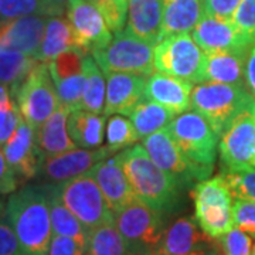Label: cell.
Wrapping results in <instances>:
<instances>
[{"mask_svg": "<svg viewBox=\"0 0 255 255\" xmlns=\"http://www.w3.org/2000/svg\"><path fill=\"white\" fill-rule=\"evenodd\" d=\"M193 88V82L162 73H153L146 78L145 97L163 105L174 115H180L191 108Z\"/></svg>", "mask_w": 255, "mask_h": 255, "instance_id": "22", "label": "cell"}, {"mask_svg": "<svg viewBox=\"0 0 255 255\" xmlns=\"http://www.w3.org/2000/svg\"><path fill=\"white\" fill-rule=\"evenodd\" d=\"M21 117L34 130L61 107L48 63L38 61L14 92Z\"/></svg>", "mask_w": 255, "mask_h": 255, "instance_id": "7", "label": "cell"}, {"mask_svg": "<svg viewBox=\"0 0 255 255\" xmlns=\"http://www.w3.org/2000/svg\"><path fill=\"white\" fill-rule=\"evenodd\" d=\"M85 84L82 92L81 110L104 114L105 98H107V81L104 80L102 70L97 64L92 54H87L84 58Z\"/></svg>", "mask_w": 255, "mask_h": 255, "instance_id": "31", "label": "cell"}, {"mask_svg": "<svg viewBox=\"0 0 255 255\" xmlns=\"http://www.w3.org/2000/svg\"><path fill=\"white\" fill-rule=\"evenodd\" d=\"M191 197L194 219L207 236L219 240L234 228L233 194L221 174L196 183Z\"/></svg>", "mask_w": 255, "mask_h": 255, "instance_id": "4", "label": "cell"}, {"mask_svg": "<svg viewBox=\"0 0 255 255\" xmlns=\"http://www.w3.org/2000/svg\"><path fill=\"white\" fill-rule=\"evenodd\" d=\"M105 115L85 110H75L68 114L67 127L77 147L95 149L104 143L107 132Z\"/></svg>", "mask_w": 255, "mask_h": 255, "instance_id": "26", "label": "cell"}, {"mask_svg": "<svg viewBox=\"0 0 255 255\" xmlns=\"http://www.w3.org/2000/svg\"><path fill=\"white\" fill-rule=\"evenodd\" d=\"M119 155L136 197L163 217L173 216L183 207V187L147 155L143 145L124 149Z\"/></svg>", "mask_w": 255, "mask_h": 255, "instance_id": "1", "label": "cell"}, {"mask_svg": "<svg viewBox=\"0 0 255 255\" xmlns=\"http://www.w3.org/2000/svg\"><path fill=\"white\" fill-rule=\"evenodd\" d=\"M143 147L152 160L164 172L176 177L183 187L190 186L193 182L209 179L214 170L190 160L177 146L167 128L145 137Z\"/></svg>", "mask_w": 255, "mask_h": 255, "instance_id": "11", "label": "cell"}, {"mask_svg": "<svg viewBox=\"0 0 255 255\" xmlns=\"http://www.w3.org/2000/svg\"><path fill=\"white\" fill-rule=\"evenodd\" d=\"M117 153L110 146L95 149H74L63 155L47 157L43 160L40 176L48 183H63L91 172L94 166Z\"/></svg>", "mask_w": 255, "mask_h": 255, "instance_id": "15", "label": "cell"}, {"mask_svg": "<svg viewBox=\"0 0 255 255\" xmlns=\"http://www.w3.org/2000/svg\"><path fill=\"white\" fill-rule=\"evenodd\" d=\"M107 145L115 152L127 149L128 146L136 143L140 139L137 135L136 129L130 119L125 118V115H115L111 117L107 124V132H105Z\"/></svg>", "mask_w": 255, "mask_h": 255, "instance_id": "34", "label": "cell"}, {"mask_svg": "<svg viewBox=\"0 0 255 255\" xmlns=\"http://www.w3.org/2000/svg\"><path fill=\"white\" fill-rule=\"evenodd\" d=\"M241 0H201L203 13L214 17L231 18Z\"/></svg>", "mask_w": 255, "mask_h": 255, "instance_id": "44", "label": "cell"}, {"mask_svg": "<svg viewBox=\"0 0 255 255\" xmlns=\"http://www.w3.org/2000/svg\"><path fill=\"white\" fill-rule=\"evenodd\" d=\"M4 219L17 236L21 255H48L54 233L46 184L24 186L11 193Z\"/></svg>", "mask_w": 255, "mask_h": 255, "instance_id": "2", "label": "cell"}, {"mask_svg": "<svg viewBox=\"0 0 255 255\" xmlns=\"http://www.w3.org/2000/svg\"><path fill=\"white\" fill-rule=\"evenodd\" d=\"M213 255H223V254H221V253H220L219 247H217V248H216V250H214V253H213Z\"/></svg>", "mask_w": 255, "mask_h": 255, "instance_id": "51", "label": "cell"}, {"mask_svg": "<svg viewBox=\"0 0 255 255\" xmlns=\"http://www.w3.org/2000/svg\"><path fill=\"white\" fill-rule=\"evenodd\" d=\"M114 216L130 255H155L157 253L166 231V217L139 199Z\"/></svg>", "mask_w": 255, "mask_h": 255, "instance_id": "5", "label": "cell"}, {"mask_svg": "<svg viewBox=\"0 0 255 255\" xmlns=\"http://www.w3.org/2000/svg\"><path fill=\"white\" fill-rule=\"evenodd\" d=\"M87 253H88V247L81 246L73 238L53 234L48 255H85Z\"/></svg>", "mask_w": 255, "mask_h": 255, "instance_id": "42", "label": "cell"}, {"mask_svg": "<svg viewBox=\"0 0 255 255\" xmlns=\"http://www.w3.org/2000/svg\"><path fill=\"white\" fill-rule=\"evenodd\" d=\"M63 203L90 231L101 224L115 221L97 180L88 173L63 183H54Z\"/></svg>", "mask_w": 255, "mask_h": 255, "instance_id": "8", "label": "cell"}, {"mask_svg": "<svg viewBox=\"0 0 255 255\" xmlns=\"http://www.w3.org/2000/svg\"><path fill=\"white\" fill-rule=\"evenodd\" d=\"M18 177L10 167L4 152L0 146V196L11 194L17 190Z\"/></svg>", "mask_w": 255, "mask_h": 255, "instance_id": "45", "label": "cell"}, {"mask_svg": "<svg viewBox=\"0 0 255 255\" xmlns=\"http://www.w3.org/2000/svg\"><path fill=\"white\" fill-rule=\"evenodd\" d=\"M47 20L48 17L43 14H30L9 21H0V48L16 50L36 58L43 41Z\"/></svg>", "mask_w": 255, "mask_h": 255, "instance_id": "20", "label": "cell"}, {"mask_svg": "<svg viewBox=\"0 0 255 255\" xmlns=\"http://www.w3.org/2000/svg\"><path fill=\"white\" fill-rule=\"evenodd\" d=\"M65 14L73 28L75 47L85 54H92L112 41L111 28L90 0H70Z\"/></svg>", "mask_w": 255, "mask_h": 255, "instance_id": "13", "label": "cell"}, {"mask_svg": "<svg viewBox=\"0 0 255 255\" xmlns=\"http://www.w3.org/2000/svg\"><path fill=\"white\" fill-rule=\"evenodd\" d=\"M253 255H255V246H254V248H253Z\"/></svg>", "mask_w": 255, "mask_h": 255, "instance_id": "52", "label": "cell"}, {"mask_svg": "<svg viewBox=\"0 0 255 255\" xmlns=\"http://www.w3.org/2000/svg\"><path fill=\"white\" fill-rule=\"evenodd\" d=\"M73 47H75V41L68 18H64L63 16L48 17L43 41L36 58L41 63H50L57 55Z\"/></svg>", "mask_w": 255, "mask_h": 255, "instance_id": "29", "label": "cell"}, {"mask_svg": "<svg viewBox=\"0 0 255 255\" xmlns=\"http://www.w3.org/2000/svg\"><path fill=\"white\" fill-rule=\"evenodd\" d=\"M0 255H21L17 236L4 217L0 219Z\"/></svg>", "mask_w": 255, "mask_h": 255, "instance_id": "43", "label": "cell"}, {"mask_svg": "<svg viewBox=\"0 0 255 255\" xmlns=\"http://www.w3.org/2000/svg\"><path fill=\"white\" fill-rule=\"evenodd\" d=\"M247 85L200 82L191 91V110L203 115L219 137L240 112L254 104Z\"/></svg>", "mask_w": 255, "mask_h": 255, "instance_id": "3", "label": "cell"}, {"mask_svg": "<svg viewBox=\"0 0 255 255\" xmlns=\"http://www.w3.org/2000/svg\"><path fill=\"white\" fill-rule=\"evenodd\" d=\"M70 0H41V14L47 17L63 16Z\"/></svg>", "mask_w": 255, "mask_h": 255, "instance_id": "46", "label": "cell"}, {"mask_svg": "<svg viewBox=\"0 0 255 255\" xmlns=\"http://www.w3.org/2000/svg\"><path fill=\"white\" fill-rule=\"evenodd\" d=\"M167 130L190 160L214 169L219 153L220 137L203 115L194 110L183 112L174 117L169 124Z\"/></svg>", "mask_w": 255, "mask_h": 255, "instance_id": "9", "label": "cell"}, {"mask_svg": "<svg viewBox=\"0 0 255 255\" xmlns=\"http://www.w3.org/2000/svg\"><path fill=\"white\" fill-rule=\"evenodd\" d=\"M21 121L23 117L16 101L9 105H0V146L7 143Z\"/></svg>", "mask_w": 255, "mask_h": 255, "instance_id": "40", "label": "cell"}, {"mask_svg": "<svg viewBox=\"0 0 255 255\" xmlns=\"http://www.w3.org/2000/svg\"><path fill=\"white\" fill-rule=\"evenodd\" d=\"M221 170H236L254 166L255 102L240 112L220 136Z\"/></svg>", "mask_w": 255, "mask_h": 255, "instance_id": "12", "label": "cell"}, {"mask_svg": "<svg viewBox=\"0 0 255 255\" xmlns=\"http://www.w3.org/2000/svg\"><path fill=\"white\" fill-rule=\"evenodd\" d=\"M174 117L176 115L173 112L164 108L163 105L145 98L130 112L129 119L133 124L140 139H145L157 130H162L169 127V124L173 121Z\"/></svg>", "mask_w": 255, "mask_h": 255, "instance_id": "30", "label": "cell"}, {"mask_svg": "<svg viewBox=\"0 0 255 255\" xmlns=\"http://www.w3.org/2000/svg\"><path fill=\"white\" fill-rule=\"evenodd\" d=\"M246 84L250 92L254 95L255 98V44L251 48V51L248 54V58H247Z\"/></svg>", "mask_w": 255, "mask_h": 255, "instance_id": "47", "label": "cell"}, {"mask_svg": "<svg viewBox=\"0 0 255 255\" xmlns=\"http://www.w3.org/2000/svg\"><path fill=\"white\" fill-rule=\"evenodd\" d=\"M254 166H255V159H254Z\"/></svg>", "mask_w": 255, "mask_h": 255, "instance_id": "53", "label": "cell"}, {"mask_svg": "<svg viewBox=\"0 0 255 255\" xmlns=\"http://www.w3.org/2000/svg\"><path fill=\"white\" fill-rule=\"evenodd\" d=\"M4 211H6V204L0 200V219H3V217H4Z\"/></svg>", "mask_w": 255, "mask_h": 255, "instance_id": "49", "label": "cell"}, {"mask_svg": "<svg viewBox=\"0 0 255 255\" xmlns=\"http://www.w3.org/2000/svg\"><path fill=\"white\" fill-rule=\"evenodd\" d=\"M37 63L38 60L24 53L0 48V84L7 85L11 95H14L20 84L24 81Z\"/></svg>", "mask_w": 255, "mask_h": 255, "instance_id": "32", "label": "cell"}, {"mask_svg": "<svg viewBox=\"0 0 255 255\" xmlns=\"http://www.w3.org/2000/svg\"><path fill=\"white\" fill-rule=\"evenodd\" d=\"M155 44L139 38L129 30L115 33L110 44L92 53L97 64L108 73H129L149 77L155 73Z\"/></svg>", "mask_w": 255, "mask_h": 255, "instance_id": "6", "label": "cell"}, {"mask_svg": "<svg viewBox=\"0 0 255 255\" xmlns=\"http://www.w3.org/2000/svg\"><path fill=\"white\" fill-rule=\"evenodd\" d=\"M105 18L114 33L122 31L128 21V0H90Z\"/></svg>", "mask_w": 255, "mask_h": 255, "instance_id": "36", "label": "cell"}, {"mask_svg": "<svg viewBox=\"0 0 255 255\" xmlns=\"http://www.w3.org/2000/svg\"><path fill=\"white\" fill-rule=\"evenodd\" d=\"M233 197L237 200L255 203V166H247L236 170H221Z\"/></svg>", "mask_w": 255, "mask_h": 255, "instance_id": "35", "label": "cell"}, {"mask_svg": "<svg viewBox=\"0 0 255 255\" xmlns=\"http://www.w3.org/2000/svg\"><path fill=\"white\" fill-rule=\"evenodd\" d=\"M85 255H90V254H88V253H87V254H85Z\"/></svg>", "mask_w": 255, "mask_h": 255, "instance_id": "54", "label": "cell"}, {"mask_svg": "<svg viewBox=\"0 0 255 255\" xmlns=\"http://www.w3.org/2000/svg\"><path fill=\"white\" fill-rule=\"evenodd\" d=\"M68 111L60 107L46 122L36 130V139L38 149L44 159L63 155L77 149V145L70 136L67 121Z\"/></svg>", "mask_w": 255, "mask_h": 255, "instance_id": "25", "label": "cell"}, {"mask_svg": "<svg viewBox=\"0 0 255 255\" xmlns=\"http://www.w3.org/2000/svg\"><path fill=\"white\" fill-rule=\"evenodd\" d=\"M201 14V0H163V26L160 40L193 31Z\"/></svg>", "mask_w": 255, "mask_h": 255, "instance_id": "27", "label": "cell"}, {"mask_svg": "<svg viewBox=\"0 0 255 255\" xmlns=\"http://www.w3.org/2000/svg\"><path fill=\"white\" fill-rule=\"evenodd\" d=\"M3 152L18 180H30L40 174L44 157L37 145L36 130L24 118L3 146Z\"/></svg>", "mask_w": 255, "mask_h": 255, "instance_id": "18", "label": "cell"}, {"mask_svg": "<svg viewBox=\"0 0 255 255\" xmlns=\"http://www.w3.org/2000/svg\"><path fill=\"white\" fill-rule=\"evenodd\" d=\"M85 53L73 47L48 63L50 74L54 81L61 107L68 112L81 110L82 92L85 84L84 58Z\"/></svg>", "mask_w": 255, "mask_h": 255, "instance_id": "14", "label": "cell"}, {"mask_svg": "<svg viewBox=\"0 0 255 255\" xmlns=\"http://www.w3.org/2000/svg\"><path fill=\"white\" fill-rule=\"evenodd\" d=\"M90 255H130L125 238L115 221L101 224L90 231L88 241Z\"/></svg>", "mask_w": 255, "mask_h": 255, "instance_id": "33", "label": "cell"}, {"mask_svg": "<svg viewBox=\"0 0 255 255\" xmlns=\"http://www.w3.org/2000/svg\"><path fill=\"white\" fill-rule=\"evenodd\" d=\"M248 54L250 53H241V51L204 53L201 82L247 85L246 65Z\"/></svg>", "mask_w": 255, "mask_h": 255, "instance_id": "23", "label": "cell"}, {"mask_svg": "<svg viewBox=\"0 0 255 255\" xmlns=\"http://www.w3.org/2000/svg\"><path fill=\"white\" fill-rule=\"evenodd\" d=\"M48 203H50V216H51V226L53 233L60 234L64 237H70L78 241L81 246L88 247L90 241V230L75 217L71 210L68 209L63 200L60 199L55 190L54 183L46 184Z\"/></svg>", "mask_w": 255, "mask_h": 255, "instance_id": "28", "label": "cell"}, {"mask_svg": "<svg viewBox=\"0 0 255 255\" xmlns=\"http://www.w3.org/2000/svg\"><path fill=\"white\" fill-rule=\"evenodd\" d=\"M90 173L98 183L101 191L114 214L137 199L122 167L119 155L102 160L101 163L92 167Z\"/></svg>", "mask_w": 255, "mask_h": 255, "instance_id": "21", "label": "cell"}, {"mask_svg": "<svg viewBox=\"0 0 255 255\" xmlns=\"http://www.w3.org/2000/svg\"><path fill=\"white\" fill-rule=\"evenodd\" d=\"M217 247L223 255H253V237L243 230L234 227L217 240Z\"/></svg>", "mask_w": 255, "mask_h": 255, "instance_id": "37", "label": "cell"}, {"mask_svg": "<svg viewBox=\"0 0 255 255\" xmlns=\"http://www.w3.org/2000/svg\"><path fill=\"white\" fill-rule=\"evenodd\" d=\"M234 227L255 238V203L247 200H236L233 204Z\"/></svg>", "mask_w": 255, "mask_h": 255, "instance_id": "41", "label": "cell"}, {"mask_svg": "<svg viewBox=\"0 0 255 255\" xmlns=\"http://www.w3.org/2000/svg\"><path fill=\"white\" fill-rule=\"evenodd\" d=\"M193 38L204 53L213 51H241L250 53L251 46L231 18L214 17L203 13L193 28Z\"/></svg>", "mask_w": 255, "mask_h": 255, "instance_id": "16", "label": "cell"}, {"mask_svg": "<svg viewBox=\"0 0 255 255\" xmlns=\"http://www.w3.org/2000/svg\"><path fill=\"white\" fill-rule=\"evenodd\" d=\"M41 14V0H0V21Z\"/></svg>", "mask_w": 255, "mask_h": 255, "instance_id": "39", "label": "cell"}, {"mask_svg": "<svg viewBox=\"0 0 255 255\" xmlns=\"http://www.w3.org/2000/svg\"><path fill=\"white\" fill-rule=\"evenodd\" d=\"M217 248V240L207 236L194 217H180L166 227L156 254L194 255Z\"/></svg>", "mask_w": 255, "mask_h": 255, "instance_id": "17", "label": "cell"}, {"mask_svg": "<svg viewBox=\"0 0 255 255\" xmlns=\"http://www.w3.org/2000/svg\"><path fill=\"white\" fill-rule=\"evenodd\" d=\"M11 102H14V100L10 92V88L4 84H0V105H9Z\"/></svg>", "mask_w": 255, "mask_h": 255, "instance_id": "48", "label": "cell"}, {"mask_svg": "<svg viewBox=\"0 0 255 255\" xmlns=\"http://www.w3.org/2000/svg\"><path fill=\"white\" fill-rule=\"evenodd\" d=\"M155 70L184 81L200 84L204 51L189 33L174 34L155 46Z\"/></svg>", "mask_w": 255, "mask_h": 255, "instance_id": "10", "label": "cell"}, {"mask_svg": "<svg viewBox=\"0 0 255 255\" xmlns=\"http://www.w3.org/2000/svg\"><path fill=\"white\" fill-rule=\"evenodd\" d=\"M213 253H214V250H211V251H209V253H204V254H194V255H213ZM155 255H162V254H155Z\"/></svg>", "mask_w": 255, "mask_h": 255, "instance_id": "50", "label": "cell"}, {"mask_svg": "<svg viewBox=\"0 0 255 255\" xmlns=\"http://www.w3.org/2000/svg\"><path fill=\"white\" fill-rule=\"evenodd\" d=\"M163 26V0H128L127 30L157 44Z\"/></svg>", "mask_w": 255, "mask_h": 255, "instance_id": "24", "label": "cell"}, {"mask_svg": "<svg viewBox=\"0 0 255 255\" xmlns=\"http://www.w3.org/2000/svg\"><path fill=\"white\" fill-rule=\"evenodd\" d=\"M233 23L246 37L247 41L255 44V0H241L237 10L233 14Z\"/></svg>", "mask_w": 255, "mask_h": 255, "instance_id": "38", "label": "cell"}, {"mask_svg": "<svg viewBox=\"0 0 255 255\" xmlns=\"http://www.w3.org/2000/svg\"><path fill=\"white\" fill-rule=\"evenodd\" d=\"M107 77V98L105 117L127 115L136 108L139 102L145 100L146 78L142 75L129 73H108Z\"/></svg>", "mask_w": 255, "mask_h": 255, "instance_id": "19", "label": "cell"}]
</instances>
